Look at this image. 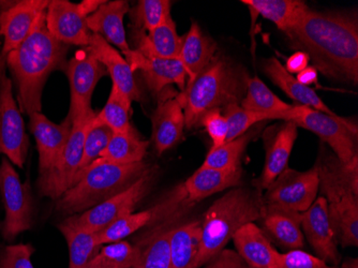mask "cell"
<instances>
[{
    "label": "cell",
    "mask_w": 358,
    "mask_h": 268,
    "mask_svg": "<svg viewBox=\"0 0 358 268\" xmlns=\"http://www.w3.org/2000/svg\"><path fill=\"white\" fill-rule=\"evenodd\" d=\"M287 36L309 56L319 73L357 85L358 22L352 14L309 8Z\"/></svg>",
    "instance_id": "6da1fadb"
},
{
    "label": "cell",
    "mask_w": 358,
    "mask_h": 268,
    "mask_svg": "<svg viewBox=\"0 0 358 268\" xmlns=\"http://www.w3.org/2000/svg\"><path fill=\"white\" fill-rule=\"evenodd\" d=\"M45 11L38 17L25 41L7 55V68L17 88L20 110L28 116L41 112L46 80L52 72L64 68L68 53V45L48 32Z\"/></svg>",
    "instance_id": "7a4b0ae2"
},
{
    "label": "cell",
    "mask_w": 358,
    "mask_h": 268,
    "mask_svg": "<svg viewBox=\"0 0 358 268\" xmlns=\"http://www.w3.org/2000/svg\"><path fill=\"white\" fill-rule=\"evenodd\" d=\"M250 76L241 64L224 55H216L176 97L184 111L186 128L199 126L205 113L224 110L241 104Z\"/></svg>",
    "instance_id": "3957f363"
},
{
    "label": "cell",
    "mask_w": 358,
    "mask_h": 268,
    "mask_svg": "<svg viewBox=\"0 0 358 268\" xmlns=\"http://www.w3.org/2000/svg\"><path fill=\"white\" fill-rule=\"evenodd\" d=\"M263 206L259 190L248 187H235L215 201L201 223L200 251L195 268L202 267L222 251L241 227L259 220Z\"/></svg>",
    "instance_id": "277c9868"
},
{
    "label": "cell",
    "mask_w": 358,
    "mask_h": 268,
    "mask_svg": "<svg viewBox=\"0 0 358 268\" xmlns=\"http://www.w3.org/2000/svg\"><path fill=\"white\" fill-rule=\"evenodd\" d=\"M336 237L343 247L358 246V158L343 164L329 156L317 163Z\"/></svg>",
    "instance_id": "5b68a950"
},
{
    "label": "cell",
    "mask_w": 358,
    "mask_h": 268,
    "mask_svg": "<svg viewBox=\"0 0 358 268\" xmlns=\"http://www.w3.org/2000/svg\"><path fill=\"white\" fill-rule=\"evenodd\" d=\"M150 171L144 161L134 164L94 162L80 181L57 199L56 209L66 215L84 213L130 188Z\"/></svg>",
    "instance_id": "8992f818"
},
{
    "label": "cell",
    "mask_w": 358,
    "mask_h": 268,
    "mask_svg": "<svg viewBox=\"0 0 358 268\" xmlns=\"http://www.w3.org/2000/svg\"><path fill=\"white\" fill-rule=\"evenodd\" d=\"M273 120L291 122L297 127L309 130L329 145L340 162L348 164L355 157L357 126L338 116H331L307 106H292L285 112L278 113Z\"/></svg>",
    "instance_id": "52a82bcc"
},
{
    "label": "cell",
    "mask_w": 358,
    "mask_h": 268,
    "mask_svg": "<svg viewBox=\"0 0 358 268\" xmlns=\"http://www.w3.org/2000/svg\"><path fill=\"white\" fill-rule=\"evenodd\" d=\"M96 114L92 111L72 122L71 134L62 156L52 169L40 174L38 179L40 195L57 201L71 188L83 156L84 142Z\"/></svg>",
    "instance_id": "ba28073f"
},
{
    "label": "cell",
    "mask_w": 358,
    "mask_h": 268,
    "mask_svg": "<svg viewBox=\"0 0 358 268\" xmlns=\"http://www.w3.org/2000/svg\"><path fill=\"white\" fill-rule=\"evenodd\" d=\"M7 55L0 53V153L12 164L24 167L29 139L21 110L16 104L12 80L7 76Z\"/></svg>",
    "instance_id": "9c48e42d"
},
{
    "label": "cell",
    "mask_w": 358,
    "mask_h": 268,
    "mask_svg": "<svg viewBox=\"0 0 358 268\" xmlns=\"http://www.w3.org/2000/svg\"><path fill=\"white\" fill-rule=\"evenodd\" d=\"M152 178L154 174L150 170L130 188L84 213L70 216L64 223L90 233H98L114 221L134 213L136 205L150 192Z\"/></svg>",
    "instance_id": "30bf717a"
},
{
    "label": "cell",
    "mask_w": 358,
    "mask_h": 268,
    "mask_svg": "<svg viewBox=\"0 0 358 268\" xmlns=\"http://www.w3.org/2000/svg\"><path fill=\"white\" fill-rule=\"evenodd\" d=\"M0 193L6 211L1 233L6 241H13L31 227L34 205L28 183H22L7 157L0 163Z\"/></svg>",
    "instance_id": "8fae6325"
},
{
    "label": "cell",
    "mask_w": 358,
    "mask_h": 268,
    "mask_svg": "<svg viewBox=\"0 0 358 268\" xmlns=\"http://www.w3.org/2000/svg\"><path fill=\"white\" fill-rule=\"evenodd\" d=\"M319 190V167L317 164L305 172L287 167L266 189L263 202L301 213L313 204Z\"/></svg>",
    "instance_id": "7c38bea8"
},
{
    "label": "cell",
    "mask_w": 358,
    "mask_h": 268,
    "mask_svg": "<svg viewBox=\"0 0 358 268\" xmlns=\"http://www.w3.org/2000/svg\"><path fill=\"white\" fill-rule=\"evenodd\" d=\"M62 70L69 78L71 90L67 118L73 122L78 117L94 111L90 104L92 94L100 78L108 72L88 48L76 52L69 62H66Z\"/></svg>",
    "instance_id": "4fadbf2b"
},
{
    "label": "cell",
    "mask_w": 358,
    "mask_h": 268,
    "mask_svg": "<svg viewBox=\"0 0 358 268\" xmlns=\"http://www.w3.org/2000/svg\"><path fill=\"white\" fill-rule=\"evenodd\" d=\"M48 3V0H21L15 3L6 1L1 6L0 34L3 37L1 54L8 55L25 41Z\"/></svg>",
    "instance_id": "5bb4252c"
},
{
    "label": "cell",
    "mask_w": 358,
    "mask_h": 268,
    "mask_svg": "<svg viewBox=\"0 0 358 268\" xmlns=\"http://www.w3.org/2000/svg\"><path fill=\"white\" fill-rule=\"evenodd\" d=\"M86 20L87 16L80 11L78 3L68 0H52L46 8L48 32L66 45L90 46L92 34Z\"/></svg>",
    "instance_id": "9a60e30c"
},
{
    "label": "cell",
    "mask_w": 358,
    "mask_h": 268,
    "mask_svg": "<svg viewBox=\"0 0 358 268\" xmlns=\"http://www.w3.org/2000/svg\"><path fill=\"white\" fill-rule=\"evenodd\" d=\"M301 230L317 258L329 265H339L341 259L338 251L339 243L331 223L325 197H317L313 204L301 213Z\"/></svg>",
    "instance_id": "2e32d148"
},
{
    "label": "cell",
    "mask_w": 358,
    "mask_h": 268,
    "mask_svg": "<svg viewBox=\"0 0 358 268\" xmlns=\"http://www.w3.org/2000/svg\"><path fill=\"white\" fill-rule=\"evenodd\" d=\"M29 129L37 143L42 174L52 169L62 156L71 134L72 122L66 117L62 124H55L42 112L32 113L29 115Z\"/></svg>",
    "instance_id": "e0dca14e"
},
{
    "label": "cell",
    "mask_w": 358,
    "mask_h": 268,
    "mask_svg": "<svg viewBox=\"0 0 358 268\" xmlns=\"http://www.w3.org/2000/svg\"><path fill=\"white\" fill-rule=\"evenodd\" d=\"M132 71H141L144 76L150 92L154 94L162 92L166 86H178L180 92L187 84V73L179 59H164V58L148 57L136 50H130L124 54Z\"/></svg>",
    "instance_id": "ac0fdd59"
},
{
    "label": "cell",
    "mask_w": 358,
    "mask_h": 268,
    "mask_svg": "<svg viewBox=\"0 0 358 268\" xmlns=\"http://www.w3.org/2000/svg\"><path fill=\"white\" fill-rule=\"evenodd\" d=\"M129 11L130 8L126 0L106 1L86 20L92 34L100 36L110 45L116 46L122 55L131 50L127 41L124 26V16Z\"/></svg>",
    "instance_id": "d6986e66"
},
{
    "label": "cell",
    "mask_w": 358,
    "mask_h": 268,
    "mask_svg": "<svg viewBox=\"0 0 358 268\" xmlns=\"http://www.w3.org/2000/svg\"><path fill=\"white\" fill-rule=\"evenodd\" d=\"M88 48L92 55L103 64L112 78L113 85H115L131 102L140 101L142 94L126 58L96 34H92Z\"/></svg>",
    "instance_id": "ffe728a7"
},
{
    "label": "cell",
    "mask_w": 358,
    "mask_h": 268,
    "mask_svg": "<svg viewBox=\"0 0 358 268\" xmlns=\"http://www.w3.org/2000/svg\"><path fill=\"white\" fill-rule=\"evenodd\" d=\"M259 220L262 221L263 231L285 249H301L305 245L301 213L264 204Z\"/></svg>",
    "instance_id": "44dd1931"
},
{
    "label": "cell",
    "mask_w": 358,
    "mask_h": 268,
    "mask_svg": "<svg viewBox=\"0 0 358 268\" xmlns=\"http://www.w3.org/2000/svg\"><path fill=\"white\" fill-rule=\"evenodd\" d=\"M152 141L158 155H162L180 141L186 128L184 111L176 97L164 99L152 116Z\"/></svg>",
    "instance_id": "7402d4cb"
},
{
    "label": "cell",
    "mask_w": 358,
    "mask_h": 268,
    "mask_svg": "<svg viewBox=\"0 0 358 268\" xmlns=\"http://www.w3.org/2000/svg\"><path fill=\"white\" fill-rule=\"evenodd\" d=\"M237 255L249 268H275L279 255L266 233L255 223L241 227L233 237Z\"/></svg>",
    "instance_id": "603a6c76"
},
{
    "label": "cell",
    "mask_w": 358,
    "mask_h": 268,
    "mask_svg": "<svg viewBox=\"0 0 358 268\" xmlns=\"http://www.w3.org/2000/svg\"><path fill=\"white\" fill-rule=\"evenodd\" d=\"M299 136V127L291 122H283L273 140L268 143L265 157L264 169L259 177L257 190H266L287 167L289 156Z\"/></svg>",
    "instance_id": "cb8c5ba5"
},
{
    "label": "cell",
    "mask_w": 358,
    "mask_h": 268,
    "mask_svg": "<svg viewBox=\"0 0 358 268\" xmlns=\"http://www.w3.org/2000/svg\"><path fill=\"white\" fill-rule=\"evenodd\" d=\"M263 69L269 80L277 87L283 90L292 100L299 104V106H307V108H313L320 112L327 113L331 116H338L327 104L322 101L319 94L313 88L303 85L296 80V78L289 74L278 58L271 57L265 60L263 64Z\"/></svg>",
    "instance_id": "d4e9b609"
},
{
    "label": "cell",
    "mask_w": 358,
    "mask_h": 268,
    "mask_svg": "<svg viewBox=\"0 0 358 268\" xmlns=\"http://www.w3.org/2000/svg\"><path fill=\"white\" fill-rule=\"evenodd\" d=\"M241 177V167L238 170L199 167L198 171L187 179L182 188L189 202H200L215 193L238 186Z\"/></svg>",
    "instance_id": "484cf974"
},
{
    "label": "cell",
    "mask_w": 358,
    "mask_h": 268,
    "mask_svg": "<svg viewBox=\"0 0 358 268\" xmlns=\"http://www.w3.org/2000/svg\"><path fill=\"white\" fill-rule=\"evenodd\" d=\"M217 55V46L214 40L207 37L195 22L191 23L190 29L182 37V46L178 59L186 70L188 80H192Z\"/></svg>",
    "instance_id": "4316f807"
},
{
    "label": "cell",
    "mask_w": 358,
    "mask_h": 268,
    "mask_svg": "<svg viewBox=\"0 0 358 268\" xmlns=\"http://www.w3.org/2000/svg\"><path fill=\"white\" fill-rule=\"evenodd\" d=\"M136 51L148 57L178 59L182 38L177 35L176 24L170 16L164 24L146 32L136 29Z\"/></svg>",
    "instance_id": "83f0119b"
},
{
    "label": "cell",
    "mask_w": 358,
    "mask_h": 268,
    "mask_svg": "<svg viewBox=\"0 0 358 268\" xmlns=\"http://www.w3.org/2000/svg\"><path fill=\"white\" fill-rule=\"evenodd\" d=\"M202 225L190 221L169 229L171 268H195L200 251Z\"/></svg>",
    "instance_id": "f1b7e54d"
},
{
    "label": "cell",
    "mask_w": 358,
    "mask_h": 268,
    "mask_svg": "<svg viewBox=\"0 0 358 268\" xmlns=\"http://www.w3.org/2000/svg\"><path fill=\"white\" fill-rule=\"evenodd\" d=\"M241 3L248 6L251 11L268 20L285 34L309 9L301 0H243Z\"/></svg>",
    "instance_id": "f546056e"
},
{
    "label": "cell",
    "mask_w": 358,
    "mask_h": 268,
    "mask_svg": "<svg viewBox=\"0 0 358 268\" xmlns=\"http://www.w3.org/2000/svg\"><path fill=\"white\" fill-rule=\"evenodd\" d=\"M148 141L138 138V133H113L106 149L94 162L110 164H134L143 162L148 153Z\"/></svg>",
    "instance_id": "4dcf8cb0"
},
{
    "label": "cell",
    "mask_w": 358,
    "mask_h": 268,
    "mask_svg": "<svg viewBox=\"0 0 358 268\" xmlns=\"http://www.w3.org/2000/svg\"><path fill=\"white\" fill-rule=\"evenodd\" d=\"M58 229L62 232L69 247V268H86L102 247L96 234L72 227L62 221Z\"/></svg>",
    "instance_id": "1f68e13d"
},
{
    "label": "cell",
    "mask_w": 358,
    "mask_h": 268,
    "mask_svg": "<svg viewBox=\"0 0 358 268\" xmlns=\"http://www.w3.org/2000/svg\"><path fill=\"white\" fill-rule=\"evenodd\" d=\"M239 106L251 112L269 114L271 120L273 115L285 112L293 106L275 96L259 76L248 78L246 94Z\"/></svg>",
    "instance_id": "d6a6232c"
},
{
    "label": "cell",
    "mask_w": 358,
    "mask_h": 268,
    "mask_svg": "<svg viewBox=\"0 0 358 268\" xmlns=\"http://www.w3.org/2000/svg\"><path fill=\"white\" fill-rule=\"evenodd\" d=\"M130 110H131V100L124 96L115 85H112L110 96L106 106L96 113V120L101 124L113 131V133L134 132L130 122Z\"/></svg>",
    "instance_id": "836d02e7"
},
{
    "label": "cell",
    "mask_w": 358,
    "mask_h": 268,
    "mask_svg": "<svg viewBox=\"0 0 358 268\" xmlns=\"http://www.w3.org/2000/svg\"><path fill=\"white\" fill-rule=\"evenodd\" d=\"M255 131L245 133L233 141L225 142L217 148H211L200 167L216 170H238L241 169V157L249 143L253 140Z\"/></svg>",
    "instance_id": "e575fe53"
},
{
    "label": "cell",
    "mask_w": 358,
    "mask_h": 268,
    "mask_svg": "<svg viewBox=\"0 0 358 268\" xmlns=\"http://www.w3.org/2000/svg\"><path fill=\"white\" fill-rule=\"evenodd\" d=\"M141 246H134L126 241L108 244L100 248L99 253L86 268H134L141 258Z\"/></svg>",
    "instance_id": "d590c367"
},
{
    "label": "cell",
    "mask_w": 358,
    "mask_h": 268,
    "mask_svg": "<svg viewBox=\"0 0 358 268\" xmlns=\"http://www.w3.org/2000/svg\"><path fill=\"white\" fill-rule=\"evenodd\" d=\"M159 209H152L140 213H132L120 218L108 225L106 229L94 233L96 241L101 246L124 241L129 235H132L138 230L152 223L158 215Z\"/></svg>",
    "instance_id": "8d00e7d4"
},
{
    "label": "cell",
    "mask_w": 358,
    "mask_h": 268,
    "mask_svg": "<svg viewBox=\"0 0 358 268\" xmlns=\"http://www.w3.org/2000/svg\"><path fill=\"white\" fill-rule=\"evenodd\" d=\"M112 136L113 131L108 127H106V125L98 122L96 117H94L92 126L88 130L85 142H84L83 156H82V160H80V167H78L73 185L78 183L80 177L85 174L88 167L96 159L99 158L100 155L106 149V145H108V141H110Z\"/></svg>",
    "instance_id": "74e56055"
},
{
    "label": "cell",
    "mask_w": 358,
    "mask_h": 268,
    "mask_svg": "<svg viewBox=\"0 0 358 268\" xmlns=\"http://www.w3.org/2000/svg\"><path fill=\"white\" fill-rule=\"evenodd\" d=\"M169 0H140L131 11L132 21L138 30L152 31L172 16Z\"/></svg>",
    "instance_id": "f35d334b"
},
{
    "label": "cell",
    "mask_w": 358,
    "mask_h": 268,
    "mask_svg": "<svg viewBox=\"0 0 358 268\" xmlns=\"http://www.w3.org/2000/svg\"><path fill=\"white\" fill-rule=\"evenodd\" d=\"M141 250L140 260L134 268H171L169 230H158Z\"/></svg>",
    "instance_id": "ab89813d"
},
{
    "label": "cell",
    "mask_w": 358,
    "mask_h": 268,
    "mask_svg": "<svg viewBox=\"0 0 358 268\" xmlns=\"http://www.w3.org/2000/svg\"><path fill=\"white\" fill-rule=\"evenodd\" d=\"M222 114L229 127L227 142L243 136L259 122L271 120V115L245 110L238 104L227 106L222 111Z\"/></svg>",
    "instance_id": "60d3db41"
},
{
    "label": "cell",
    "mask_w": 358,
    "mask_h": 268,
    "mask_svg": "<svg viewBox=\"0 0 358 268\" xmlns=\"http://www.w3.org/2000/svg\"><path fill=\"white\" fill-rule=\"evenodd\" d=\"M35 248L30 244L7 246L0 253V268H35L31 257Z\"/></svg>",
    "instance_id": "b9f144b4"
},
{
    "label": "cell",
    "mask_w": 358,
    "mask_h": 268,
    "mask_svg": "<svg viewBox=\"0 0 358 268\" xmlns=\"http://www.w3.org/2000/svg\"><path fill=\"white\" fill-rule=\"evenodd\" d=\"M275 268H339L329 265L327 262L303 250H289L287 253H280Z\"/></svg>",
    "instance_id": "7bdbcfd3"
},
{
    "label": "cell",
    "mask_w": 358,
    "mask_h": 268,
    "mask_svg": "<svg viewBox=\"0 0 358 268\" xmlns=\"http://www.w3.org/2000/svg\"><path fill=\"white\" fill-rule=\"evenodd\" d=\"M199 126H203L206 129L208 136L213 141L211 148L220 147L227 142L229 127H227L225 117L223 116L222 111L213 110L205 113L199 122Z\"/></svg>",
    "instance_id": "ee69618b"
},
{
    "label": "cell",
    "mask_w": 358,
    "mask_h": 268,
    "mask_svg": "<svg viewBox=\"0 0 358 268\" xmlns=\"http://www.w3.org/2000/svg\"><path fill=\"white\" fill-rule=\"evenodd\" d=\"M205 265L206 268H249L237 253L227 249H223Z\"/></svg>",
    "instance_id": "f6af8a7d"
},
{
    "label": "cell",
    "mask_w": 358,
    "mask_h": 268,
    "mask_svg": "<svg viewBox=\"0 0 358 268\" xmlns=\"http://www.w3.org/2000/svg\"><path fill=\"white\" fill-rule=\"evenodd\" d=\"M310 64V58L305 52L297 51L292 54L285 62V70L289 74H299V72L303 71Z\"/></svg>",
    "instance_id": "bcb514c9"
},
{
    "label": "cell",
    "mask_w": 358,
    "mask_h": 268,
    "mask_svg": "<svg viewBox=\"0 0 358 268\" xmlns=\"http://www.w3.org/2000/svg\"><path fill=\"white\" fill-rule=\"evenodd\" d=\"M296 80H299V83H301L303 85L310 87L311 85L317 84V80H319V72H317L315 66H308L305 70H303V71L297 74Z\"/></svg>",
    "instance_id": "7dc6e473"
},
{
    "label": "cell",
    "mask_w": 358,
    "mask_h": 268,
    "mask_svg": "<svg viewBox=\"0 0 358 268\" xmlns=\"http://www.w3.org/2000/svg\"><path fill=\"white\" fill-rule=\"evenodd\" d=\"M104 3L106 1H102V0H84L82 3H78V7H80V11L83 12L88 17L94 12H96L100 6L103 5Z\"/></svg>",
    "instance_id": "c3c4849f"
},
{
    "label": "cell",
    "mask_w": 358,
    "mask_h": 268,
    "mask_svg": "<svg viewBox=\"0 0 358 268\" xmlns=\"http://www.w3.org/2000/svg\"><path fill=\"white\" fill-rule=\"evenodd\" d=\"M340 268H358L357 259H345Z\"/></svg>",
    "instance_id": "681fc988"
},
{
    "label": "cell",
    "mask_w": 358,
    "mask_h": 268,
    "mask_svg": "<svg viewBox=\"0 0 358 268\" xmlns=\"http://www.w3.org/2000/svg\"><path fill=\"white\" fill-rule=\"evenodd\" d=\"M6 3V1H0V7H1V6L3 5H5Z\"/></svg>",
    "instance_id": "f907efd6"
}]
</instances>
